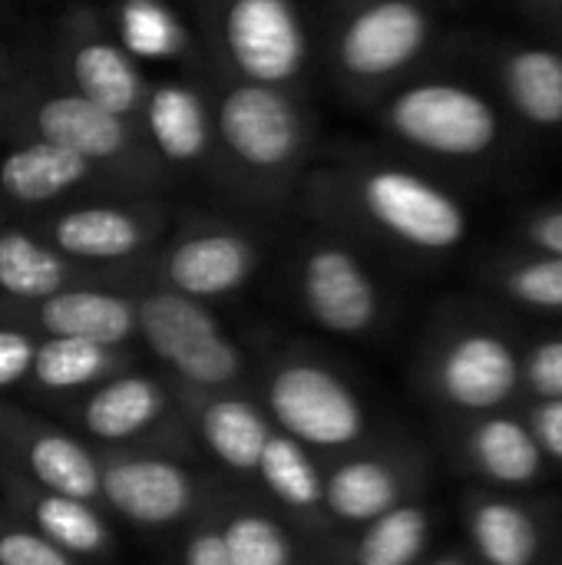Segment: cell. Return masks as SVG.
Instances as JSON below:
<instances>
[{
	"mask_svg": "<svg viewBox=\"0 0 562 565\" xmlns=\"http://www.w3.org/2000/svg\"><path fill=\"white\" fill-rule=\"evenodd\" d=\"M0 136L10 142H53L73 149L116 175L126 189L156 185L169 175L149 149L139 122L70 89L50 66L43 46L13 56L0 106Z\"/></svg>",
	"mask_w": 562,
	"mask_h": 565,
	"instance_id": "cell-1",
	"label": "cell"
},
{
	"mask_svg": "<svg viewBox=\"0 0 562 565\" xmlns=\"http://www.w3.org/2000/svg\"><path fill=\"white\" fill-rule=\"evenodd\" d=\"M215 162L255 192L285 185L311 142V119L298 93L222 79L212 103Z\"/></svg>",
	"mask_w": 562,
	"mask_h": 565,
	"instance_id": "cell-2",
	"label": "cell"
},
{
	"mask_svg": "<svg viewBox=\"0 0 562 565\" xmlns=\"http://www.w3.org/2000/svg\"><path fill=\"white\" fill-rule=\"evenodd\" d=\"M202 30L229 79L301 89L311 56L298 0H195Z\"/></svg>",
	"mask_w": 562,
	"mask_h": 565,
	"instance_id": "cell-3",
	"label": "cell"
},
{
	"mask_svg": "<svg viewBox=\"0 0 562 565\" xmlns=\"http://www.w3.org/2000/svg\"><path fill=\"white\" fill-rule=\"evenodd\" d=\"M43 50L56 76L70 89L129 122H139L149 79L113 36L99 10H93L89 3H73L60 17L56 33Z\"/></svg>",
	"mask_w": 562,
	"mask_h": 565,
	"instance_id": "cell-4",
	"label": "cell"
},
{
	"mask_svg": "<svg viewBox=\"0 0 562 565\" xmlns=\"http://www.w3.org/2000/svg\"><path fill=\"white\" fill-rule=\"evenodd\" d=\"M354 202L371 225L421 252H450L470 228L464 205L450 192L397 166H371L358 172Z\"/></svg>",
	"mask_w": 562,
	"mask_h": 565,
	"instance_id": "cell-5",
	"label": "cell"
},
{
	"mask_svg": "<svg viewBox=\"0 0 562 565\" xmlns=\"http://www.w3.org/2000/svg\"><path fill=\"white\" fill-rule=\"evenodd\" d=\"M384 126L411 149L444 159H477L500 139L494 106L457 83H414L401 89L384 109Z\"/></svg>",
	"mask_w": 562,
	"mask_h": 565,
	"instance_id": "cell-6",
	"label": "cell"
},
{
	"mask_svg": "<svg viewBox=\"0 0 562 565\" xmlns=\"http://www.w3.org/2000/svg\"><path fill=\"white\" fill-rule=\"evenodd\" d=\"M431 40V17L414 0H361L335 26L331 63L344 83L374 86L404 73Z\"/></svg>",
	"mask_w": 562,
	"mask_h": 565,
	"instance_id": "cell-7",
	"label": "cell"
},
{
	"mask_svg": "<svg viewBox=\"0 0 562 565\" xmlns=\"http://www.w3.org/2000/svg\"><path fill=\"white\" fill-rule=\"evenodd\" d=\"M268 411L285 437L311 447H348L364 434L358 397L318 364H288L268 387Z\"/></svg>",
	"mask_w": 562,
	"mask_h": 565,
	"instance_id": "cell-8",
	"label": "cell"
},
{
	"mask_svg": "<svg viewBox=\"0 0 562 565\" xmlns=\"http://www.w3.org/2000/svg\"><path fill=\"white\" fill-rule=\"evenodd\" d=\"M159 228L149 205L79 202L56 212L43 225V242L70 262H123L139 255Z\"/></svg>",
	"mask_w": 562,
	"mask_h": 565,
	"instance_id": "cell-9",
	"label": "cell"
},
{
	"mask_svg": "<svg viewBox=\"0 0 562 565\" xmlns=\"http://www.w3.org/2000/svg\"><path fill=\"white\" fill-rule=\"evenodd\" d=\"M139 129L166 169H199L215 159L212 103L192 83H149L139 113Z\"/></svg>",
	"mask_w": 562,
	"mask_h": 565,
	"instance_id": "cell-10",
	"label": "cell"
},
{
	"mask_svg": "<svg viewBox=\"0 0 562 565\" xmlns=\"http://www.w3.org/2000/svg\"><path fill=\"white\" fill-rule=\"evenodd\" d=\"M301 298L311 318L335 334H361L378 318V288L371 275L341 245H315L305 255Z\"/></svg>",
	"mask_w": 562,
	"mask_h": 565,
	"instance_id": "cell-11",
	"label": "cell"
},
{
	"mask_svg": "<svg viewBox=\"0 0 562 565\" xmlns=\"http://www.w3.org/2000/svg\"><path fill=\"white\" fill-rule=\"evenodd\" d=\"M123 185L86 156L53 142H13L0 156V199L26 209L53 205L79 189ZM126 189V185H123Z\"/></svg>",
	"mask_w": 562,
	"mask_h": 565,
	"instance_id": "cell-12",
	"label": "cell"
},
{
	"mask_svg": "<svg viewBox=\"0 0 562 565\" xmlns=\"http://www.w3.org/2000/svg\"><path fill=\"white\" fill-rule=\"evenodd\" d=\"M192 477L156 457H123L99 467V497L139 526H166L189 513Z\"/></svg>",
	"mask_w": 562,
	"mask_h": 565,
	"instance_id": "cell-13",
	"label": "cell"
},
{
	"mask_svg": "<svg viewBox=\"0 0 562 565\" xmlns=\"http://www.w3.org/2000/svg\"><path fill=\"white\" fill-rule=\"evenodd\" d=\"M520 384V361L513 348L490 334L470 331L460 334L437 364V387L444 401L460 411H490L513 397Z\"/></svg>",
	"mask_w": 562,
	"mask_h": 565,
	"instance_id": "cell-14",
	"label": "cell"
},
{
	"mask_svg": "<svg viewBox=\"0 0 562 565\" xmlns=\"http://www.w3.org/2000/svg\"><path fill=\"white\" fill-rule=\"evenodd\" d=\"M255 268V245L232 228H202L179 238L166 262L162 275L172 291L185 298H219L248 281Z\"/></svg>",
	"mask_w": 562,
	"mask_h": 565,
	"instance_id": "cell-15",
	"label": "cell"
},
{
	"mask_svg": "<svg viewBox=\"0 0 562 565\" xmlns=\"http://www.w3.org/2000/svg\"><path fill=\"white\" fill-rule=\"evenodd\" d=\"M36 321L50 338H79L116 348L136 331V305L113 291L63 288L36 301Z\"/></svg>",
	"mask_w": 562,
	"mask_h": 565,
	"instance_id": "cell-16",
	"label": "cell"
},
{
	"mask_svg": "<svg viewBox=\"0 0 562 565\" xmlns=\"http://www.w3.org/2000/svg\"><path fill=\"white\" fill-rule=\"evenodd\" d=\"M10 434L23 454L26 470L40 487H46V493L73 497L83 503L99 497V463L83 444L36 420H17Z\"/></svg>",
	"mask_w": 562,
	"mask_h": 565,
	"instance_id": "cell-17",
	"label": "cell"
},
{
	"mask_svg": "<svg viewBox=\"0 0 562 565\" xmlns=\"http://www.w3.org/2000/svg\"><path fill=\"white\" fill-rule=\"evenodd\" d=\"M136 331L149 344V351L179 367L195 351L222 338V328L209 308H202L195 298H185L172 288L149 291L136 305Z\"/></svg>",
	"mask_w": 562,
	"mask_h": 565,
	"instance_id": "cell-18",
	"label": "cell"
},
{
	"mask_svg": "<svg viewBox=\"0 0 562 565\" xmlns=\"http://www.w3.org/2000/svg\"><path fill=\"white\" fill-rule=\"evenodd\" d=\"M73 281V265L26 228H0V295L36 305Z\"/></svg>",
	"mask_w": 562,
	"mask_h": 565,
	"instance_id": "cell-19",
	"label": "cell"
},
{
	"mask_svg": "<svg viewBox=\"0 0 562 565\" xmlns=\"http://www.w3.org/2000/svg\"><path fill=\"white\" fill-rule=\"evenodd\" d=\"M166 411V394L142 374H126L103 384L83 407V427L99 440H129L156 424Z\"/></svg>",
	"mask_w": 562,
	"mask_h": 565,
	"instance_id": "cell-20",
	"label": "cell"
},
{
	"mask_svg": "<svg viewBox=\"0 0 562 565\" xmlns=\"http://www.w3.org/2000/svg\"><path fill=\"white\" fill-rule=\"evenodd\" d=\"M109 30L136 63L192 56V36L166 0H116L109 10Z\"/></svg>",
	"mask_w": 562,
	"mask_h": 565,
	"instance_id": "cell-21",
	"label": "cell"
},
{
	"mask_svg": "<svg viewBox=\"0 0 562 565\" xmlns=\"http://www.w3.org/2000/svg\"><path fill=\"white\" fill-rule=\"evenodd\" d=\"M470 457L480 473L503 487H527L543 473V450L530 427L510 417H490L470 434Z\"/></svg>",
	"mask_w": 562,
	"mask_h": 565,
	"instance_id": "cell-22",
	"label": "cell"
},
{
	"mask_svg": "<svg viewBox=\"0 0 562 565\" xmlns=\"http://www.w3.org/2000/svg\"><path fill=\"white\" fill-rule=\"evenodd\" d=\"M503 86L513 109L533 126H562V53L523 46L503 66Z\"/></svg>",
	"mask_w": 562,
	"mask_h": 565,
	"instance_id": "cell-23",
	"label": "cell"
},
{
	"mask_svg": "<svg viewBox=\"0 0 562 565\" xmlns=\"http://www.w3.org/2000/svg\"><path fill=\"white\" fill-rule=\"evenodd\" d=\"M397 477L378 460H351L338 467L325 483V503L338 520L371 523L397 507Z\"/></svg>",
	"mask_w": 562,
	"mask_h": 565,
	"instance_id": "cell-24",
	"label": "cell"
},
{
	"mask_svg": "<svg viewBox=\"0 0 562 565\" xmlns=\"http://www.w3.org/2000/svg\"><path fill=\"white\" fill-rule=\"evenodd\" d=\"M205 447L232 470H255L272 430L265 417L245 401H212L202 411Z\"/></svg>",
	"mask_w": 562,
	"mask_h": 565,
	"instance_id": "cell-25",
	"label": "cell"
},
{
	"mask_svg": "<svg viewBox=\"0 0 562 565\" xmlns=\"http://www.w3.org/2000/svg\"><path fill=\"white\" fill-rule=\"evenodd\" d=\"M470 533L487 565H533L540 553L533 516L513 503H480L470 513Z\"/></svg>",
	"mask_w": 562,
	"mask_h": 565,
	"instance_id": "cell-26",
	"label": "cell"
},
{
	"mask_svg": "<svg viewBox=\"0 0 562 565\" xmlns=\"http://www.w3.org/2000/svg\"><path fill=\"white\" fill-rule=\"evenodd\" d=\"M30 516L36 523V533L46 536L66 556H96V553H106L109 546L106 523L83 500L43 493L30 500Z\"/></svg>",
	"mask_w": 562,
	"mask_h": 565,
	"instance_id": "cell-27",
	"label": "cell"
},
{
	"mask_svg": "<svg viewBox=\"0 0 562 565\" xmlns=\"http://www.w3.org/2000/svg\"><path fill=\"white\" fill-rule=\"evenodd\" d=\"M113 364V348L79 338H46L43 344H36L30 374L46 391H76L99 381Z\"/></svg>",
	"mask_w": 562,
	"mask_h": 565,
	"instance_id": "cell-28",
	"label": "cell"
},
{
	"mask_svg": "<svg viewBox=\"0 0 562 565\" xmlns=\"http://www.w3.org/2000/svg\"><path fill=\"white\" fill-rule=\"evenodd\" d=\"M255 470L265 480V487L295 510H315L325 500V483L315 463L308 460L301 444L285 434H272Z\"/></svg>",
	"mask_w": 562,
	"mask_h": 565,
	"instance_id": "cell-29",
	"label": "cell"
},
{
	"mask_svg": "<svg viewBox=\"0 0 562 565\" xmlns=\"http://www.w3.org/2000/svg\"><path fill=\"white\" fill-rule=\"evenodd\" d=\"M427 546V516L421 507H394L371 520L358 550V565H414Z\"/></svg>",
	"mask_w": 562,
	"mask_h": 565,
	"instance_id": "cell-30",
	"label": "cell"
},
{
	"mask_svg": "<svg viewBox=\"0 0 562 565\" xmlns=\"http://www.w3.org/2000/svg\"><path fill=\"white\" fill-rule=\"evenodd\" d=\"M222 540L235 565H291L288 536L265 516H255V513L235 516L222 530Z\"/></svg>",
	"mask_w": 562,
	"mask_h": 565,
	"instance_id": "cell-31",
	"label": "cell"
},
{
	"mask_svg": "<svg viewBox=\"0 0 562 565\" xmlns=\"http://www.w3.org/2000/svg\"><path fill=\"white\" fill-rule=\"evenodd\" d=\"M503 285L520 305L562 311V255H543L510 268Z\"/></svg>",
	"mask_w": 562,
	"mask_h": 565,
	"instance_id": "cell-32",
	"label": "cell"
},
{
	"mask_svg": "<svg viewBox=\"0 0 562 565\" xmlns=\"http://www.w3.org/2000/svg\"><path fill=\"white\" fill-rule=\"evenodd\" d=\"M242 371V354L238 348L222 334L215 338L212 344H205L202 351H195L189 361H182L176 367V374L189 384H199V387H225L238 377Z\"/></svg>",
	"mask_w": 562,
	"mask_h": 565,
	"instance_id": "cell-33",
	"label": "cell"
},
{
	"mask_svg": "<svg viewBox=\"0 0 562 565\" xmlns=\"http://www.w3.org/2000/svg\"><path fill=\"white\" fill-rule=\"evenodd\" d=\"M0 565H73V559L36 530L0 526Z\"/></svg>",
	"mask_w": 562,
	"mask_h": 565,
	"instance_id": "cell-34",
	"label": "cell"
},
{
	"mask_svg": "<svg viewBox=\"0 0 562 565\" xmlns=\"http://www.w3.org/2000/svg\"><path fill=\"white\" fill-rule=\"evenodd\" d=\"M523 374L540 401H562V338L537 344L527 358Z\"/></svg>",
	"mask_w": 562,
	"mask_h": 565,
	"instance_id": "cell-35",
	"label": "cell"
},
{
	"mask_svg": "<svg viewBox=\"0 0 562 565\" xmlns=\"http://www.w3.org/2000/svg\"><path fill=\"white\" fill-rule=\"evenodd\" d=\"M33 358H36V341L26 331L0 328V391L23 381L33 371Z\"/></svg>",
	"mask_w": 562,
	"mask_h": 565,
	"instance_id": "cell-36",
	"label": "cell"
},
{
	"mask_svg": "<svg viewBox=\"0 0 562 565\" xmlns=\"http://www.w3.org/2000/svg\"><path fill=\"white\" fill-rule=\"evenodd\" d=\"M530 434L537 437L540 450L562 463V401H540V407L533 411Z\"/></svg>",
	"mask_w": 562,
	"mask_h": 565,
	"instance_id": "cell-37",
	"label": "cell"
},
{
	"mask_svg": "<svg viewBox=\"0 0 562 565\" xmlns=\"http://www.w3.org/2000/svg\"><path fill=\"white\" fill-rule=\"evenodd\" d=\"M182 565H235L222 533L215 530H205V533H195L182 553Z\"/></svg>",
	"mask_w": 562,
	"mask_h": 565,
	"instance_id": "cell-38",
	"label": "cell"
},
{
	"mask_svg": "<svg viewBox=\"0 0 562 565\" xmlns=\"http://www.w3.org/2000/svg\"><path fill=\"white\" fill-rule=\"evenodd\" d=\"M530 242L543 248V255H562V209L543 212L530 222Z\"/></svg>",
	"mask_w": 562,
	"mask_h": 565,
	"instance_id": "cell-39",
	"label": "cell"
},
{
	"mask_svg": "<svg viewBox=\"0 0 562 565\" xmlns=\"http://www.w3.org/2000/svg\"><path fill=\"white\" fill-rule=\"evenodd\" d=\"M10 66H13V53L0 43V106H3V93H7V79H10Z\"/></svg>",
	"mask_w": 562,
	"mask_h": 565,
	"instance_id": "cell-40",
	"label": "cell"
},
{
	"mask_svg": "<svg viewBox=\"0 0 562 565\" xmlns=\"http://www.w3.org/2000/svg\"><path fill=\"white\" fill-rule=\"evenodd\" d=\"M434 565H467V563H460V559H441V563H434Z\"/></svg>",
	"mask_w": 562,
	"mask_h": 565,
	"instance_id": "cell-41",
	"label": "cell"
},
{
	"mask_svg": "<svg viewBox=\"0 0 562 565\" xmlns=\"http://www.w3.org/2000/svg\"><path fill=\"white\" fill-rule=\"evenodd\" d=\"M550 3H562V0H550Z\"/></svg>",
	"mask_w": 562,
	"mask_h": 565,
	"instance_id": "cell-42",
	"label": "cell"
}]
</instances>
